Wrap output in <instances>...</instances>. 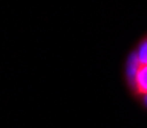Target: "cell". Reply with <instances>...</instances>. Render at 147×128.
<instances>
[{
  "instance_id": "3957f363",
  "label": "cell",
  "mask_w": 147,
  "mask_h": 128,
  "mask_svg": "<svg viewBox=\"0 0 147 128\" xmlns=\"http://www.w3.org/2000/svg\"><path fill=\"white\" fill-rule=\"evenodd\" d=\"M142 99H144V102H146V105H147V95H146V96H142Z\"/></svg>"
},
{
  "instance_id": "6da1fadb",
  "label": "cell",
  "mask_w": 147,
  "mask_h": 128,
  "mask_svg": "<svg viewBox=\"0 0 147 128\" xmlns=\"http://www.w3.org/2000/svg\"><path fill=\"white\" fill-rule=\"evenodd\" d=\"M129 76L132 81L133 91L140 96L147 95V64H140L136 61H130L129 64Z\"/></svg>"
},
{
  "instance_id": "7a4b0ae2",
  "label": "cell",
  "mask_w": 147,
  "mask_h": 128,
  "mask_svg": "<svg viewBox=\"0 0 147 128\" xmlns=\"http://www.w3.org/2000/svg\"><path fill=\"white\" fill-rule=\"evenodd\" d=\"M133 61H136L140 64H147V38L136 49L135 55H133Z\"/></svg>"
}]
</instances>
